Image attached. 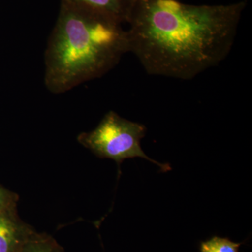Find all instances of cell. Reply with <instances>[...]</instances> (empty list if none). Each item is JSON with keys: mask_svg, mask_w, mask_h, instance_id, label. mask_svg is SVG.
Segmentation results:
<instances>
[{"mask_svg": "<svg viewBox=\"0 0 252 252\" xmlns=\"http://www.w3.org/2000/svg\"><path fill=\"white\" fill-rule=\"evenodd\" d=\"M246 5L137 0L126 31L129 52L150 75L194 79L226 59Z\"/></svg>", "mask_w": 252, "mask_h": 252, "instance_id": "6da1fadb", "label": "cell"}, {"mask_svg": "<svg viewBox=\"0 0 252 252\" xmlns=\"http://www.w3.org/2000/svg\"><path fill=\"white\" fill-rule=\"evenodd\" d=\"M129 52L127 31L103 15L61 3L45 54V84L55 94L102 77Z\"/></svg>", "mask_w": 252, "mask_h": 252, "instance_id": "7a4b0ae2", "label": "cell"}, {"mask_svg": "<svg viewBox=\"0 0 252 252\" xmlns=\"http://www.w3.org/2000/svg\"><path fill=\"white\" fill-rule=\"evenodd\" d=\"M146 132L143 124L127 120L110 111L94 130L79 134L77 140L97 157L112 159L118 165L125 159L140 157L156 164L163 172L171 170L168 164L160 163L144 154L140 142Z\"/></svg>", "mask_w": 252, "mask_h": 252, "instance_id": "3957f363", "label": "cell"}, {"mask_svg": "<svg viewBox=\"0 0 252 252\" xmlns=\"http://www.w3.org/2000/svg\"><path fill=\"white\" fill-rule=\"evenodd\" d=\"M36 233L21 220L16 210L0 211V252H19Z\"/></svg>", "mask_w": 252, "mask_h": 252, "instance_id": "277c9868", "label": "cell"}, {"mask_svg": "<svg viewBox=\"0 0 252 252\" xmlns=\"http://www.w3.org/2000/svg\"><path fill=\"white\" fill-rule=\"evenodd\" d=\"M137 0H61V3L77 6L107 16L117 23H128Z\"/></svg>", "mask_w": 252, "mask_h": 252, "instance_id": "5b68a950", "label": "cell"}, {"mask_svg": "<svg viewBox=\"0 0 252 252\" xmlns=\"http://www.w3.org/2000/svg\"><path fill=\"white\" fill-rule=\"evenodd\" d=\"M19 252H64V250L51 235L36 233Z\"/></svg>", "mask_w": 252, "mask_h": 252, "instance_id": "8992f818", "label": "cell"}, {"mask_svg": "<svg viewBox=\"0 0 252 252\" xmlns=\"http://www.w3.org/2000/svg\"><path fill=\"white\" fill-rule=\"evenodd\" d=\"M241 245L228 238L215 236L201 243L200 252H239Z\"/></svg>", "mask_w": 252, "mask_h": 252, "instance_id": "52a82bcc", "label": "cell"}, {"mask_svg": "<svg viewBox=\"0 0 252 252\" xmlns=\"http://www.w3.org/2000/svg\"><path fill=\"white\" fill-rule=\"evenodd\" d=\"M18 201V195L0 185V211L16 210Z\"/></svg>", "mask_w": 252, "mask_h": 252, "instance_id": "ba28073f", "label": "cell"}]
</instances>
